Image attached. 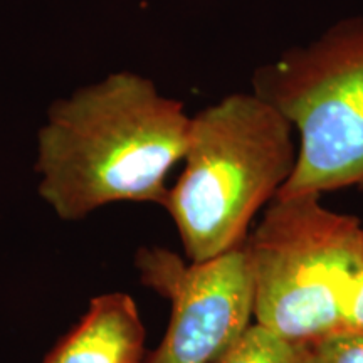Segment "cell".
Instances as JSON below:
<instances>
[{
	"instance_id": "6da1fadb",
	"label": "cell",
	"mask_w": 363,
	"mask_h": 363,
	"mask_svg": "<svg viewBox=\"0 0 363 363\" xmlns=\"http://www.w3.org/2000/svg\"><path fill=\"white\" fill-rule=\"evenodd\" d=\"M184 104L135 72H115L49 110L38 135L39 194L65 220L116 202L165 201L187 148Z\"/></svg>"
},
{
	"instance_id": "7a4b0ae2",
	"label": "cell",
	"mask_w": 363,
	"mask_h": 363,
	"mask_svg": "<svg viewBox=\"0 0 363 363\" xmlns=\"http://www.w3.org/2000/svg\"><path fill=\"white\" fill-rule=\"evenodd\" d=\"M294 130L252 91L227 94L190 116L184 169L162 207L189 261L240 246L254 217L293 175Z\"/></svg>"
},
{
	"instance_id": "3957f363",
	"label": "cell",
	"mask_w": 363,
	"mask_h": 363,
	"mask_svg": "<svg viewBox=\"0 0 363 363\" xmlns=\"http://www.w3.org/2000/svg\"><path fill=\"white\" fill-rule=\"evenodd\" d=\"M254 323L310 345L345 330L363 264V224L321 195L274 197L244 240Z\"/></svg>"
},
{
	"instance_id": "277c9868",
	"label": "cell",
	"mask_w": 363,
	"mask_h": 363,
	"mask_svg": "<svg viewBox=\"0 0 363 363\" xmlns=\"http://www.w3.org/2000/svg\"><path fill=\"white\" fill-rule=\"evenodd\" d=\"M251 91L298 135L296 165L276 197L363 194V13L257 66Z\"/></svg>"
},
{
	"instance_id": "5b68a950",
	"label": "cell",
	"mask_w": 363,
	"mask_h": 363,
	"mask_svg": "<svg viewBox=\"0 0 363 363\" xmlns=\"http://www.w3.org/2000/svg\"><path fill=\"white\" fill-rule=\"evenodd\" d=\"M135 264L142 283L172 306L165 337L148 363H216L254 321L244 242L201 262L145 247Z\"/></svg>"
},
{
	"instance_id": "8992f818",
	"label": "cell",
	"mask_w": 363,
	"mask_h": 363,
	"mask_svg": "<svg viewBox=\"0 0 363 363\" xmlns=\"http://www.w3.org/2000/svg\"><path fill=\"white\" fill-rule=\"evenodd\" d=\"M145 326L126 293L99 294L43 363H143Z\"/></svg>"
},
{
	"instance_id": "52a82bcc",
	"label": "cell",
	"mask_w": 363,
	"mask_h": 363,
	"mask_svg": "<svg viewBox=\"0 0 363 363\" xmlns=\"http://www.w3.org/2000/svg\"><path fill=\"white\" fill-rule=\"evenodd\" d=\"M306 345L288 342L252 323L216 363H305Z\"/></svg>"
},
{
	"instance_id": "ba28073f",
	"label": "cell",
	"mask_w": 363,
	"mask_h": 363,
	"mask_svg": "<svg viewBox=\"0 0 363 363\" xmlns=\"http://www.w3.org/2000/svg\"><path fill=\"white\" fill-rule=\"evenodd\" d=\"M305 363H363V331L342 330L306 345Z\"/></svg>"
},
{
	"instance_id": "9c48e42d",
	"label": "cell",
	"mask_w": 363,
	"mask_h": 363,
	"mask_svg": "<svg viewBox=\"0 0 363 363\" xmlns=\"http://www.w3.org/2000/svg\"><path fill=\"white\" fill-rule=\"evenodd\" d=\"M345 330L363 331V264L355 291H353L350 303H348L347 315H345Z\"/></svg>"
}]
</instances>
